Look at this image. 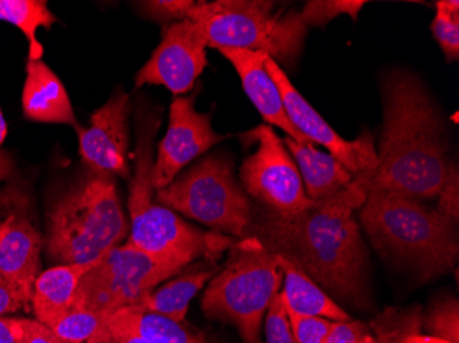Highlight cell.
Listing matches in <instances>:
<instances>
[{
	"label": "cell",
	"instance_id": "6da1fadb",
	"mask_svg": "<svg viewBox=\"0 0 459 343\" xmlns=\"http://www.w3.org/2000/svg\"><path fill=\"white\" fill-rule=\"evenodd\" d=\"M368 180L353 177L337 194L295 218L267 211L254 224L250 236L300 267L322 290L360 308L368 306V252L353 213L365 203Z\"/></svg>",
	"mask_w": 459,
	"mask_h": 343
},
{
	"label": "cell",
	"instance_id": "7a4b0ae2",
	"mask_svg": "<svg viewBox=\"0 0 459 343\" xmlns=\"http://www.w3.org/2000/svg\"><path fill=\"white\" fill-rule=\"evenodd\" d=\"M381 91L383 133L368 191L420 201L437 197L451 164L437 106L424 82L406 69L385 72Z\"/></svg>",
	"mask_w": 459,
	"mask_h": 343
},
{
	"label": "cell",
	"instance_id": "3957f363",
	"mask_svg": "<svg viewBox=\"0 0 459 343\" xmlns=\"http://www.w3.org/2000/svg\"><path fill=\"white\" fill-rule=\"evenodd\" d=\"M359 218L376 249L412 268L422 280L450 272L458 262L456 223L420 200L368 191Z\"/></svg>",
	"mask_w": 459,
	"mask_h": 343
},
{
	"label": "cell",
	"instance_id": "277c9868",
	"mask_svg": "<svg viewBox=\"0 0 459 343\" xmlns=\"http://www.w3.org/2000/svg\"><path fill=\"white\" fill-rule=\"evenodd\" d=\"M159 125L156 116L148 117L139 113L128 198L131 234L127 244L153 255L154 259L185 268L201 257L216 259L237 242L227 235L208 234L189 226L175 211L153 202V143Z\"/></svg>",
	"mask_w": 459,
	"mask_h": 343
},
{
	"label": "cell",
	"instance_id": "5b68a950",
	"mask_svg": "<svg viewBox=\"0 0 459 343\" xmlns=\"http://www.w3.org/2000/svg\"><path fill=\"white\" fill-rule=\"evenodd\" d=\"M128 231L115 177L90 172L53 203L46 250L59 265L89 264L120 246Z\"/></svg>",
	"mask_w": 459,
	"mask_h": 343
},
{
	"label": "cell",
	"instance_id": "8992f818",
	"mask_svg": "<svg viewBox=\"0 0 459 343\" xmlns=\"http://www.w3.org/2000/svg\"><path fill=\"white\" fill-rule=\"evenodd\" d=\"M283 273L275 254L256 236L231 247L230 259L211 279L203 298V311L238 330L244 343H262L264 314L280 293Z\"/></svg>",
	"mask_w": 459,
	"mask_h": 343
},
{
	"label": "cell",
	"instance_id": "52a82bcc",
	"mask_svg": "<svg viewBox=\"0 0 459 343\" xmlns=\"http://www.w3.org/2000/svg\"><path fill=\"white\" fill-rule=\"evenodd\" d=\"M274 2L218 0L195 4L187 14L205 36L208 48L262 51L278 65L293 66L307 35L296 12H274Z\"/></svg>",
	"mask_w": 459,
	"mask_h": 343
},
{
	"label": "cell",
	"instance_id": "ba28073f",
	"mask_svg": "<svg viewBox=\"0 0 459 343\" xmlns=\"http://www.w3.org/2000/svg\"><path fill=\"white\" fill-rule=\"evenodd\" d=\"M159 205L185 214L219 234L249 238L252 208L234 177L233 162L226 157L211 156L195 164L174 182L156 191Z\"/></svg>",
	"mask_w": 459,
	"mask_h": 343
},
{
	"label": "cell",
	"instance_id": "9c48e42d",
	"mask_svg": "<svg viewBox=\"0 0 459 343\" xmlns=\"http://www.w3.org/2000/svg\"><path fill=\"white\" fill-rule=\"evenodd\" d=\"M183 270L127 244L113 247L82 276L72 309L115 313L133 308Z\"/></svg>",
	"mask_w": 459,
	"mask_h": 343
},
{
	"label": "cell",
	"instance_id": "30bf717a",
	"mask_svg": "<svg viewBox=\"0 0 459 343\" xmlns=\"http://www.w3.org/2000/svg\"><path fill=\"white\" fill-rule=\"evenodd\" d=\"M250 135L259 141V147L239 170L247 194L282 219L295 218L316 205L307 195L295 159L273 128L260 125Z\"/></svg>",
	"mask_w": 459,
	"mask_h": 343
},
{
	"label": "cell",
	"instance_id": "8fae6325",
	"mask_svg": "<svg viewBox=\"0 0 459 343\" xmlns=\"http://www.w3.org/2000/svg\"><path fill=\"white\" fill-rule=\"evenodd\" d=\"M264 64L268 74L280 90L283 107L291 124L312 143L326 147L330 156L336 159L353 177L370 179L377 169V151L374 147L373 136L365 133L355 141L342 139L309 105L308 100L304 99L274 59L267 56Z\"/></svg>",
	"mask_w": 459,
	"mask_h": 343
},
{
	"label": "cell",
	"instance_id": "7c38bea8",
	"mask_svg": "<svg viewBox=\"0 0 459 343\" xmlns=\"http://www.w3.org/2000/svg\"><path fill=\"white\" fill-rule=\"evenodd\" d=\"M205 36L193 21L172 22L164 28L162 40L135 76V87L164 85L172 94L192 91L208 65Z\"/></svg>",
	"mask_w": 459,
	"mask_h": 343
},
{
	"label": "cell",
	"instance_id": "4fadbf2b",
	"mask_svg": "<svg viewBox=\"0 0 459 343\" xmlns=\"http://www.w3.org/2000/svg\"><path fill=\"white\" fill-rule=\"evenodd\" d=\"M130 95L117 90L102 107L92 113L90 126H79V154L90 172L131 179L128 164Z\"/></svg>",
	"mask_w": 459,
	"mask_h": 343
},
{
	"label": "cell",
	"instance_id": "5bb4252c",
	"mask_svg": "<svg viewBox=\"0 0 459 343\" xmlns=\"http://www.w3.org/2000/svg\"><path fill=\"white\" fill-rule=\"evenodd\" d=\"M224 138L213 131L212 116L195 110V97L175 98L169 110V131L157 149L152 174L154 190L171 184L183 167Z\"/></svg>",
	"mask_w": 459,
	"mask_h": 343
},
{
	"label": "cell",
	"instance_id": "9a60e30c",
	"mask_svg": "<svg viewBox=\"0 0 459 343\" xmlns=\"http://www.w3.org/2000/svg\"><path fill=\"white\" fill-rule=\"evenodd\" d=\"M10 209L12 224L0 244V276L13 288L25 308L32 301L36 279L40 275L43 241L30 218L27 195L15 187L0 194Z\"/></svg>",
	"mask_w": 459,
	"mask_h": 343
},
{
	"label": "cell",
	"instance_id": "2e32d148",
	"mask_svg": "<svg viewBox=\"0 0 459 343\" xmlns=\"http://www.w3.org/2000/svg\"><path fill=\"white\" fill-rule=\"evenodd\" d=\"M219 51L236 69L250 102L256 106L257 112L267 125L278 126L288 138L293 139L298 143L306 144V146L314 144L289 120L280 90L265 69L264 62L268 56L267 54L262 51L231 50V48H221Z\"/></svg>",
	"mask_w": 459,
	"mask_h": 343
},
{
	"label": "cell",
	"instance_id": "e0dca14e",
	"mask_svg": "<svg viewBox=\"0 0 459 343\" xmlns=\"http://www.w3.org/2000/svg\"><path fill=\"white\" fill-rule=\"evenodd\" d=\"M89 343H210L203 332L161 314L126 308L110 313L102 331Z\"/></svg>",
	"mask_w": 459,
	"mask_h": 343
},
{
	"label": "cell",
	"instance_id": "ac0fdd59",
	"mask_svg": "<svg viewBox=\"0 0 459 343\" xmlns=\"http://www.w3.org/2000/svg\"><path fill=\"white\" fill-rule=\"evenodd\" d=\"M22 110L35 123L64 124L79 128L68 92L56 73L41 61H28Z\"/></svg>",
	"mask_w": 459,
	"mask_h": 343
},
{
	"label": "cell",
	"instance_id": "d6986e66",
	"mask_svg": "<svg viewBox=\"0 0 459 343\" xmlns=\"http://www.w3.org/2000/svg\"><path fill=\"white\" fill-rule=\"evenodd\" d=\"M107 254V253H105ZM100 259L89 264H62L41 272L33 287L32 304L36 320L45 326L58 320L74 308L77 286Z\"/></svg>",
	"mask_w": 459,
	"mask_h": 343
},
{
	"label": "cell",
	"instance_id": "ffe728a7",
	"mask_svg": "<svg viewBox=\"0 0 459 343\" xmlns=\"http://www.w3.org/2000/svg\"><path fill=\"white\" fill-rule=\"evenodd\" d=\"M282 141L298 165L307 195L314 202L333 197L352 182L351 172L330 154L316 150L314 144L306 146L288 136Z\"/></svg>",
	"mask_w": 459,
	"mask_h": 343
},
{
	"label": "cell",
	"instance_id": "44dd1931",
	"mask_svg": "<svg viewBox=\"0 0 459 343\" xmlns=\"http://www.w3.org/2000/svg\"><path fill=\"white\" fill-rule=\"evenodd\" d=\"M275 254V253H274ZM283 273L281 291L286 311L301 316H319L332 322H348L350 314L333 301L300 267L282 255L275 254Z\"/></svg>",
	"mask_w": 459,
	"mask_h": 343
},
{
	"label": "cell",
	"instance_id": "7402d4cb",
	"mask_svg": "<svg viewBox=\"0 0 459 343\" xmlns=\"http://www.w3.org/2000/svg\"><path fill=\"white\" fill-rule=\"evenodd\" d=\"M216 275V270H192L154 288L133 308L161 314L177 323H185L192 299Z\"/></svg>",
	"mask_w": 459,
	"mask_h": 343
},
{
	"label": "cell",
	"instance_id": "603a6c76",
	"mask_svg": "<svg viewBox=\"0 0 459 343\" xmlns=\"http://www.w3.org/2000/svg\"><path fill=\"white\" fill-rule=\"evenodd\" d=\"M0 21H6L24 33L30 43V61H40L45 48L36 38L39 28L50 30L56 22L45 0H0Z\"/></svg>",
	"mask_w": 459,
	"mask_h": 343
},
{
	"label": "cell",
	"instance_id": "cb8c5ba5",
	"mask_svg": "<svg viewBox=\"0 0 459 343\" xmlns=\"http://www.w3.org/2000/svg\"><path fill=\"white\" fill-rule=\"evenodd\" d=\"M421 306L386 308L371 320L368 329L377 343H428L422 332Z\"/></svg>",
	"mask_w": 459,
	"mask_h": 343
},
{
	"label": "cell",
	"instance_id": "d4e9b609",
	"mask_svg": "<svg viewBox=\"0 0 459 343\" xmlns=\"http://www.w3.org/2000/svg\"><path fill=\"white\" fill-rule=\"evenodd\" d=\"M109 316L110 313L102 312L71 309L68 313L56 320L50 329L66 342L89 343L102 331Z\"/></svg>",
	"mask_w": 459,
	"mask_h": 343
},
{
	"label": "cell",
	"instance_id": "484cf974",
	"mask_svg": "<svg viewBox=\"0 0 459 343\" xmlns=\"http://www.w3.org/2000/svg\"><path fill=\"white\" fill-rule=\"evenodd\" d=\"M422 331L447 343H459V304L454 296L433 301L422 313Z\"/></svg>",
	"mask_w": 459,
	"mask_h": 343
},
{
	"label": "cell",
	"instance_id": "4316f807",
	"mask_svg": "<svg viewBox=\"0 0 459 343\" xmlns=\"http://www.w3.org/2000/svg\"><path fill=\"white\" fill-rule=\"evenodd\" d=\"M432 33L448 62L459 58V2L442 0L436 4Z\"/></svg>",
	"mask_w": 459,
	"mask_h": 343
},
{
	"label": "cell",
	"instance_id": "83f0119b",
	"mask_svg": "<svg viewBox=\"0 0 459 343\" xmlns=\"http://www.w3.org/2000/svg\"><path fill=\"white\" fill-rule=\"evenodd\" d=\"M365 4L362 0H309L299 15L307 30L309 27L324 28L340 15L357 20Z\"/></svg>",
	"mask_w": 459,
	"mask_h": 343
},
{
	"label": "cell",
	"instance_id": "f1b7e54d",
	"mask_svg": "<svg viewBox=\"0 0 459 343\" xmlns=\"http://www.w3.org/2000/svg\"><path fill=\"white\" fill-rule=\"evenodd\" d=\"M288 313L289 327L295 343H325L332 330V320L319 316Z\"/></svg>",
	"mask_w": 459,
	"mask_h": 343
},
{
	"label": "cell",
	"instance_id": "f546056e",
	"mask_svg": "<svg viewBox=\"0 0 459 343\" xmlns=\"http://www.w3.org/2000/svg\"><path fill=\"white\" fill-rule=\"evenodd\" d=\"M136 7L143 17L167 24L186 20L195 2L193 0H151V2H136Z\"/></svg>",
	"mask_w": 459,
	"mask_h": 343
},
{
	"label": "cell",
	"instance_id": "4dcf8cb0",
	"mask_svg": "<svg viewBox=\"0 0 459 343\" xmlns=\"http://www.w3.org/2000/svg\"><path fill=\"white\" fill-rule=\"evenodd\" d=\"M265 343H295L281 293L274 296L265 313Z\"/></svg>",
	"mask_w": 459,
	"mask_h": 343
},
{
	"label": "cell",
	"instance_id": "1f68e13d",
	"mask_svg": "<svg viewBox=\"0 0 459 343\" xmlns=\"http://www.w3.org/2000/svg\"><path fill=\"white\" fill-rule=\"evenodd\" d=\"M439 205L437 210L445 214L446 218L458 223L459 219V172L455 164L451 162L446 174L445 182L440 187Z\"/></svg>",
	"mask_w": 459,
	"mask_h": 343
},
{
	"label": "cell",
	"instance_id": "d6a6232c",
	"mask_svg": "<svg viewBox=\"0 0 459 343\" xmlns=\"http://www.w3.org/2000/svg\"><path fill=\"white\" fill-rule=\"evenodd\" d=\"M15 343H65L39 320L15 319Z\"/></svg>",
	"mask_w": 459,
	"mask_h": 343
},
{
	"label": "cell",
	"instance_id": "836d02e7",
	"mask_svg": "<svg viewBox=\"0 0 459 343\" xmlns=\"http://www.w3.org/2000/svg\"><path fill=\"white\" fill-rule=\"evenodd\" d=\"M21 308H25L24 304L0 276V316L20 311Z\"/></svg>",
	"mask_w": 459,
	"mask_h": 343
},
{
	"label": "cell",
	"instance_id": "e575fe53",
	"mask_svg": "<svg viewBox=\"0 0 459 343\" xmlns=\"http://www.w3.org/2000/svg\"><path fill=\"white\" fill-rule=\"evenodd\" d=\"M0 343H15V319L0 316Z\"/></svg>",
	"mask_w": 459,
	"mask_h": 343
},
{
	"label": "cell",
	"instance_id": "d590c367",
	"mask_svg": "<svg viewBox=\"0 0 459 343\" xmlns=\"http://www.w3.org/2000/svg\"><path fill=\"white\" fill-rule=\"evenodd\" d=\"M13 172V159L10 154L0 149V182L9 179Z\"/></svg>",
	"mask_w": 459,
	"mask_h": 343
},
{
	"label": "cell",
	"instance_id": "8d00e7d4",
	"mask_svg": "<svg viewBox=\"0 0 459 343\" xmlns=\"http://www.w3.org/2000/svg\"><path fill=\"white\" fill-rule=\"evenodd\" d=\"M7 136V124L6 120H4V113H2V109H0V146L4 144V139Z\"/></svg>",
	"mask_w": 459,
	"mask_h": 343
},
{
	"label": "cell",
	"instance_id": "74e56055",
	"mask_svg": "<svg viewBox=\"0 0 459 343\" xmlns=\"http://www.w3.org/2000/svg\"><path fill=\"white\" fill-rule=\"evenodd\" d=\"M10 224H12V216H7L6 220L2 221L0 223V244H2V241H4V235L9 231Z\"/></svg>",
	"mask_w": 459,
	"mask_h": 343
},
{
	"label": "cell",
	"instance_id": "f35d334b",
	"mask_svg": "<svg viewBox=\"0 0 459 343\" xmlns=\"http://www.w3.org/2000/svg\"><path fill=\"white\" fill-rule=\"evenodd\" d=\"M65 343H69V342H66V340H65Z\"/></svg>",
	"mask_w": 459,
	"mask_h": 343
}]
</instances>
